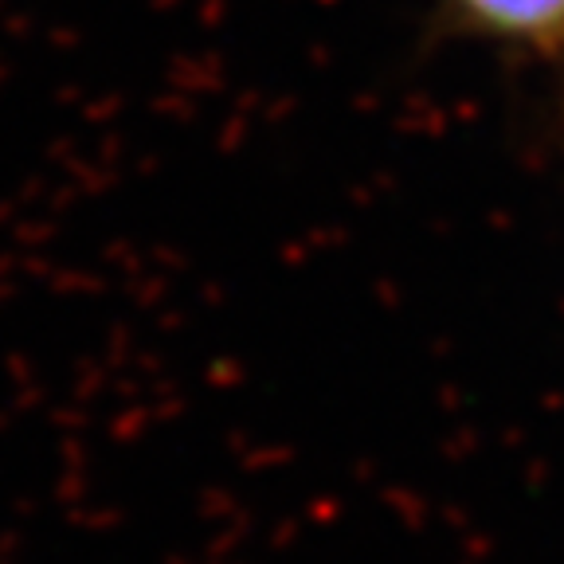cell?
<instances>
[{
  "instance_id": "6da1fadb",
  "label": "cell",
  "mask_w": 564,
  "mask_h": 564,
  "mask_svg": "<svg viewBox=\"0 0 564 564\" xmlns=\"http://www.w3.org/2000/svg\"><path fill=\"white\" fill-rule=\"evenodd\" d=\"M478 28L522 44H561L564 0H458Z\"/></svg>"
}]
</instances>
